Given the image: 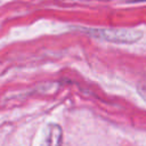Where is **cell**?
<instances>
[{
	"label": "cell",
	"mask_w": 146,
	"mask_h": 146,
	"mask_svg": "<svg viewBox=\"0 0 146 146\" xmlns=\"http://www.w3.org/2000/svg\"><path fill=\"white\" fill-rule=\"evenodd\" d=\"M84 33L113 43H135L143 33L132 29H81Z\"/></svg>",
	"instance_id": "cell-1"
},
{
	"label": "cell",
	"mask_w": 146,
	"mask_h": 146,
	"mask_svg": "<svg viewBox=\"0 0 146 146\" xmlns=\"http://www.w3.org/2000/svg\"><path fill=\"white\" fill-rule=\"evenodd\" d=\"M40 146H63V130L60 125L56 123L48 124Z\"/></svg>",
	"instance_id": "cell-2"
}]
</instances>
